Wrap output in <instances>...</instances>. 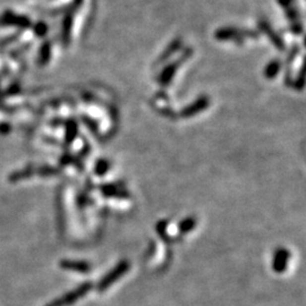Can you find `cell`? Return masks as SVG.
<instances>
[{
	"label": "cell",
	"instance_id": "obj_1",
	"mask_svg": "<svg viewBox=\"0 0 306 306\" xmlns=\"http://www.w3.org/2000/svg\"><path fill=\"white\" fill-rule=\"evenodd\" d=\"M91 288H92V284L85 283L82 286H79V287H77L76 289H74L73 292L67 293L65 296L53 301L51 303H49L46 306H69L71 304H74L75 302L78 301L79 299H82V297L84 296L87 292L91 291Z\"/></svg>",
	"mask_w": 306,
	"mask_h": 306
},
{
	"label": "cell",
	"instance_id": "obj_2",
	"mask_svg": "<svg viewBox=\"0 0 306 306\" xmlns=\"http://www.w3.org/2000/svg\"><path fill=\"white\" fill-rule=\"evenodd\" d=\"M129 270V263L127 261H122L119 263L116 268H114L111 271L106 275L98 284V291L102 293L105 292L107 288H109L115 281H117L124 273H126Z\"/></svg>",
	"mask_w": 306,
	"mask_h": 306
},
{
	"label": "cell",
	"instance_id": "obj_3",
	"mask_svg": "<svg viewBox=\"0 0 306 306\" xmlns=\"http://www.w3.org/2000/svg\"><path fill=\"white\" fill-rule=\"evenodd\" d=\"M59 265L63 270H69V271L86 273L90 271V264L84 261H71V260H62L59 262Z\"/></svg>",
	"mask_w": 306,
	"mask_h": 306
},
{
	"label": "cell",
	"instance_id": "obj_4",
	"mask_svg": "<svg viewBox=\"0 0 306 306\" xmlns=\"http://www.w3.org/2000/svg\"><path fill=\"white\" fill-rule=\"evenodd\" d=\"M289 259V252L285 248L278 249L275 254V260H273V270L276 272H284L287 267Z\"/></svg>",
	"mask_w": 306,
	"mask_h": 306
},
{
	"label": "cell",
	"instance_id": "obj_5",
	"mask_svg": "<svg viewBox=\"0 0 306 306\" xmlns=\"http://www.w3.org/2000/svg\"><path fill=\"white\" fill-rule=\"evenodd\" d=\"M35 175V167H26L21 170H16L8 176V182L9 183H18L29 178L33 177Z\"/></svg>",
	"mask_w": 306,
	"mask_h": 306
},
{
	"label": "cell",
	"instance_id": "obj_6",
	"mask_svg": "<svg viewBox=\"0 0 306 306\" xmlns=\"http://www.w3.org/2000/svg\"><path fill=\"white\" fill-rule=\"evenodd\" d=\"M208 107V100L206 99H201L200 101H197L192 105L188 108H186L182 111V117H190L193 115H195L198 111L205 109Z\"/></svg>",
	"mask_w": 306,
	"mask_h": 306
},
{
	"label": "cell",
	"instance_id": "obj_7",
	"mask_svg": "<svg viewBox=\"0 0 306 306\" xmlns=\"http://www.w3.org/2000/svg\"><path fill=\"white\" fill-rule=\"evenodd\" d=\"M76 136H77V124L75 122V121H68L66 122V134H65L66 142L70 144V143H73Z\"/></svg>",
	"mask_w": 306,
	"mask_h": 306
},
{
	"label": "cell",
	"instance_id": "obj_8",
	"mask_svg": "<svg viewBox=\"0 0 306 306\" xmlns=\"http://www.w3.org/2000/svg\"><path fill=\"white\" fill-rule=\"evenodd\" d=\"M35 174H38L41 177H50L59 174V169L51 166H41L39 168H35Z\"/></svg>",
	"mask_w": 306,
	"mask_h": 306
},
{
	"label": "cell",
	"instance_id": "obj_9",
	"mask_svg": "<svg viewBox=\"0 0 306 306\" xmlns=\"http://www.w3.org/2000/svg\"><path fill=\"white\" fill-rule=\"evenodd\" d=\"M194 226H195V220L192 219V218H187L181 224V229L183 233H187L194 228Z\"/></svg>",
	"mask_w": 306,
	"mask_h": 306
},
{
	"label": "cell",
	"instance_id": "obj_10",
	"mask_svg": "<svg viewBox=\"0 0 306 306\" xmlns=\"http://www.w3.org/2000/svg\"><path fill=\"white\" fill-rule=\"evenodd\" d=\"M19 92H21V86H19V84H13L8 87L5 94L7 97H13V95H17Z\"/></svg>",
	"mask_w": 306,
	"mask_h": 306
},
{
	"label": "cell",
	"instance_id": "obj_11",
	"mask_svg": "<svg viewBox=\"0 0 306 306\" xmlns=\"http://www.w3.org/2000/svg\"><path fill=\"white\" fill-rule=\"evenodd\" d=\"M109 165L107 161H100L97 164V169H95V173L99 175H103L106 172H108Z\"/></svg>",
	"mask_w": 306,
	"mask_h": 306
},
{
	"label": "cell",
	"instance_id": "obj_12",
	"mask_svg": "<svg viewBox=\"0 0 306 306\" xmlns=\"http://www.w3.org/2000/svg\"><path fill=\"white\" fill-rule=\"evenodd\" d=\"M11 130V125L8 124L6 122H0V134L1 135H6Z\"/></svg>",
	"mask_w": 306,
	"mask_h": 306
}]
</instances>
